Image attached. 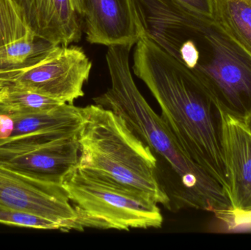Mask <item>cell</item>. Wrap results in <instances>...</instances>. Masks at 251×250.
Wrapping results in <instances>:
<instances>
[{
	"mask_svg": "<svg viewBox=\"0 0 251 250\" xmlns=\"http://www.w3.org/2000/svg\"><path fill=\"white\" fill-rule=\"evenodd\" d=\"M226 148L229 170L233 220L246 223L251 215V134L246 125L226 114Z\"/></svg>",
	"mask_w": 251,
	"mask_h": 250,
	"instance_id": "11",
	"label": "cell"
},
{
	"mask_svg": "<svg viewBox=\"0 0 251 250\" xmlns=\"http://www.w3.org/2000/svg\"><path fill=\"white\" fill-rule=\"evenodd\" d=\"M38 39L70 45L82 34L79 0H15Z\"/></svg>",
	"mask_w": 251,
	"mask_h": 250,
	"instance_id": "10",
	"label": "cell"
},
{
	"mask_svg": "<svg viewBox=\"0 0 251 250\" xmlns=\"http://www.w3.org/2000/svg\"><path fill=\"white\" fill-rule=\"evenodd\" d=\"M246 127H247V129H249V132H250V133L251 134V117L250 120H249V122H248L246 124Z\"/></svg>",
	"mask_w": 251,
	"mask_h": 250,
	"instance_id": "19",
	"label": "cell"
},
{
	"mask_svg": "<svg viewBox=\"0 0 251 250\" xmlns=\"http://www.w3.org/2000/svg\"><path fill=\"white\" fill-rule=\"evenodd\" d=\"M78 135H30L0 145V164L34 179L61 183L79 164Z\"/></svg>",
	"mask_w": 251,
	"mask_h": 250,
	"instance_id": "7",
	"label": "cell"
},
{
	"mask_svg": "<svg viewBox=\"0 0 251 250\" xmlns=\"http://www.w3.org/2000/svg\"><path fill=\"white\" fill-rule=\"evenodd\" d=\"M251 223V215L250 216V217H249V218H248V220H247V221H246V223Z\"/></svg>",
	"mask_w": 251,
	"mask_h": 250,
	"instance_id": "20",
	"label": "cell"
},
{
	"mask_svg": "<svg viewBox=\"0 0 251 250\" xmlns=\"http://www.w3.org/2000/svg\"><path fill=\"white\" fill-rule=\"evenodd\" d=\"M82 123V107L73 104L37 114H19L0 108V145L30 135H76Z\"/></svg>",
	"mask_w": 251,
	"mask_h": 250,
	"instance_id": "12",
	"label": "cell"
},
{
	"mask_svg": "<svg viewBox=\"0 0 251 250\" xmlns=\"http://www.w3.org/2000/svg\"><path fill=\"white\" fill-rule=\"evenodd\" d=\"M0 204L78 231V217L61 183L39 180L0 164Z\"/></svg>",
	"mask_w": 251,
	"mask_h": 250,
	"instance_id": "8",
	"label": "cell"
},
{
	"mask_svg": "<svg viewBox=\"0 0 251 250\" xmlns=\"http://www.w3.org/2000/svg\"><path fill=\"white\" fill-rule=\"evenodd\" d=\"M92 62L77 45H53L32 63L0 68V89L33 91L66 104L84 96Z\"/></svg>",
	"mask_w": 251,
	"mask_h": 250,
	"instance_id": "6",
	"label": "cell"
},
{
	"mask_svg": "<svg viewBox=\"0 0 251 250\" xmlns=\"http://www.w3.org/2000/svg\"><path fill=\"white\" fill-rule=\"evenodd\" d=\"M61 184L77 214L78 231L160 228L163 224L158 204L148 194L85 173L78 166Z\"/></svg>",
	"mask_w": 251,
	"mask_h": 250,
	"instance_id": "5",
	"label": "cell"
},
{
	"mask_svg": "<svg viewBox=\"0 0 251 250\" xmlns=\"http://www.w3.org/2000/svg\"><path fill=\"white\" fill-rule=\"evenodd\" d=\"M133 59L134 74L157 101L184 154L229 196L225 113L187 68L146 35L136 44Z\"/></svg>",
	"mask_w": 251,
	"mask_h": 250,
	"instance_id": "2",
	"label": "cell"
},
{
	"mask_svg": "<svg viewBox=\"0 0 251 250\" xmlns=\"http://www.w3.org/2000/svg\"><path fill=\"white\" fill-rule=\"evenodd\" d=\"M31 31L15 0H0V48L21 39Z\"/></svg>",
	"mask_w": 251,
	"mask_h": 250,
	"instance_id": "16",
	"label": "cell"
},
{
	"mask_svg": "<svg viewBox=\"0 0 251 250\" xmlns=\"http://www.w3.org/2000/svg\"><path fill=\"white\" fill-rule=\"evenodd\" d=\"M86 40L91 44H137L145 35L135 0H79Z\"/></svg>",
	"mask_w": 251,
	"mask_h": 250,
	"instance_id": "9",
	"label": "cell"
},
{
	"mask_svg": "<svg viewBox=\"0 0 251 250\" xmlns=\"http://www.w3.org/2000/svg\"><path fill=\"white\" fill-rule=\"evenodd\" d=\"M132 45L108 47L106 60L111 86L95 97L94 103L120 116L156 157L165 160L176 178L180 208L210 211L229 220L234 211L226 191L184 154L165 120L153 111L137 88L129 66Z\"/></svg>",
	"mask_w": 251,
	"mask_h": 250,
	"instance_id": "3",
	"label": "cell"
},
{
	"mask_svg": "<svg viewBox=\"0 0 251 250\" xmlns=\"http://www.w3.org/2000/svg\"><path fill=\"white\" fill-rule=\"evenodd\" d=\"M66 104L47 95L16 88L0 89V108L19 114H37L56 110Z\"/></svg>",
	"mask_w": 251,
	"mask_h": 250,
	"instance_id": "14",
	"label": "cell"
},
{
	"mask_svg": "<svg viewBox=\"0 0 251 250\" xmlns=\"http://www.w3.org/2000/svg\"><path fill=\"white\" fill-rule=\"evenodd\" d=\"M192 11L213 18V0H176Z\"/></svg>",
	"mask_w": 251,
	"mask_h": 250,
	"instance_id": "18",
	"label": "cell"
},
{
	"mask_svg": "<svg viewBox=\"0 0 251 250\" xmlns=\"http://www.w3.org/2000/svg\"><path fill=\"white\" fill-rule=\"evenodd\" d=\"M52 44L38 39L32 31L0 48V68L16 67L32 63L50 49Z\"/></svg>",
	"mask_w": 251,
	"mask_h": 250,
	"instance_id": "15",
	"label": "cell"
},
{
	"mask_svg": "<svg viewBox=\"0 0 251 250\" xmlns=\"http://www.w3.org/2000/svg\"><path fill=\"white\" fill-rule=\"evenodd\" d=\"M213 19L251 55V0H213Z\"/></svg>",
	"mask_w": 251,
	"mask_h": 250,
	"instance_id": "13",
	"label": "cell"
},
{
	"mask_svg": "<svg viewBox=\"0 0 251 250\" xmlns=\"http://www.w3.org/2000/svg\"><path fill=\"white\" fill-rule=\"evenodd\" d=\"M0 223L16 227L60 230L58 225L50 220L10 209L0 204Z\"/></svg>",
	"mask_w": 251,
	"mask_h": 250,
	"instance_id": "17",
	"label": "cell"
},
{
	"mask_svg": "<svg viewBox=\"0 0 251 250\" xmlns=\"http://www.w3.org/2000/svg\"><path fill=\"white\" fill-rule=\"evenodd\" d=\"M145 35L187 68L227 115L251 117V55L214 20L176 0H135Z\"/></svg>",
	"mask_w": 251,
	"mask_h": 250,
	"instance_id": "1",
	"label": "cell"
},
{
	"mask_svg": "<svg viewBox=\"0 0 251 250\" xmlns=\"http://www.w3.org/2000/svg\"><path fill=\"white\" fill-rule=\"evenodd\" d=\"M78 167L85 173L148 194L171 209L158 178L157 158L112 110L98 104L82 107Z\"/></svg>",
	"mask_w": 251,
	"mask_h": 250,
	"instance_id": "4",
	"label": "cell"
}]
</instances>
